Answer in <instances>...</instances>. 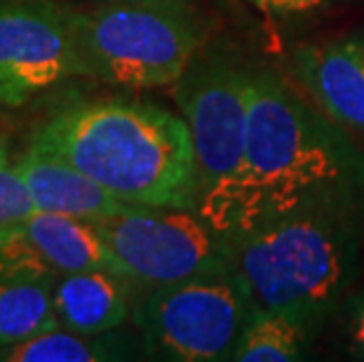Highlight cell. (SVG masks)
<instances>
[{
	"label": "cell",
	"mask_w": 364,
	"mask_h": 362,
	"mask_svg": "<svg viewBox=\"0 0 364 362\" xmlns=\"http://www.w3.org/2000/svg\"><path fill=\"white\" fill-rule=\"evenodd\" d=\"M134 278L106 268L66 273L52 282V304L61 327L80 334H106L132 313Z\"/></svg>",
	"instance_id": "7c38bea8"
},
{
	"label": "cell",
	"mask_w": 364,
	"mask_h": 362,
	"mask_svg": "<svg viewBox=\"0 0 364 362\" xmlns=\"http://www.w3.org/2000/svg\"><path fill=\"white\" fill-rule=\"evenodd\" d=\"M14 165L24 176L38 212L97 223L134 210V205H127L78 167L50 153L28 149Z\"/></svg>",
	"instance_id": "8fae6325"
},
{
	"label": "cell",
	"mask_w": 364,
	"mask_h": 362,
	"mask_svg": "<svg viewBox=\"0 0 364 362\" xmlns=\"http://www.w3.org/2000/svg\"><path fill=\"white\" fill-rule=\"evenodd\" d=\"M97 228L136 282L156 287L235 271V235L221 233L198 210L134 207Z\"/></svg>",
	"instance_id": "52a82bcc"
},
{
	"label": "cell",
	"mask_w": 364,
	"mask_h": 362,
	"mask_svg": "<svg viewBox=\"0 0 364 362\" xmlns=\"http://www.w3.org/2000/svg\"><path fill=\"white\" fill-rule=\"evenodd\" d=\"M36 212V203L31 198L24 176L12 160L10 165L0 169V228L10 226L14 221L28 219Z\"/></svg>",
	"instance_id": "2e32d148"
},
{
	"label": "cell",
	"mask_w": 364,
	"mask_h": 362,
	"mask_svg": "<svg viewBox=\"0 0 364 362\" xmlns=\"http://www.w3.org/2000/svg\"><path fill=\"white\" fill-rule=\"evenodd\" d=\"M252 313L250 289L228 271L156 284L134 308V322L153 358L219 362L233 360Z\"/></svg>",
	"instance_id": "8992f818"
},
{
	"label": "cell",
	"mask_w": 364,
	"mask_h": 362,
	"mask_svg": "<svg viewBox=\"0 0 364 362\" xmlns=\"http://www.w3.org/2000/svg\"><path fill=\"white\" fill-rule=\"evenodd\" d=\"M346 214L299 212L235 235V271L254 308L284 313L311 329L341 302L358 261Z\"/></svg>",
	"instance_id": "3957f363"
},
{
	"label": "cell",
	"mask_w": 364,
	"mask_h": 362,
	"mask_svg": "<svg viewBox=\"0 0 364 362\" xmlns=\"http://www.w3.org/2000/svg\"><path fill=\"white\" fill-rule=\"evenodd\" d=\"M54 280H0V348L61 327L52 304Z\"/></svg>",
	"instance_id": "4fadbf2b"
},
{
	"label": "cell",
	"mask_w": 364,
	"mask_h": 362,
	"mask_svg": "<svg viewBox=\"0 0 364 362\" xmlns=\"http://www.w3.org/2000/svg\"><path fill=\"white\" fill-rule=\"evenodd\" d=\"M125 3H149V0H125Z\"/></svg>",
	"instance_id": "ffe728a7"
},
{
	"label": "cell",
	"mask_w": 364,
	"mask_h": 362,
	"mask_svg": "<svg viewBox=\"0 0 364 362\" xmlns=\"http://www.w3.org/2000/svg\"><path fill=\"white\" fill-rule=\"evenodd\" d=\"M12 163V144H10V137L5 132H0V169L7 167Z\"/></svg>",
	"instance_id": "d6986e66"
},
{
	"label": "cell",
	"mask_w": 364,
	"mask_h": 362,
	"mask_svg": "<svg viewBox=\"0 0 364 362\" xmlns=\"http://www.w3.org/2000/svg\"><path fill=\"white\" fill-rule=\"evenodd\" d=\"M28 149L66 160L127 205L198 210L191 127L158 104L108 97L64 106L36 127Z\"/></svg>",
	"instance_id": "7a4b0ae2"
},
{
	"label": "cell",
	"mask_w": 364,
	"mask_h": 362,
	"mask_svg": "<svg viewBox=\"0 0 364 362\" xmlns=\"http://www.w3.org/2000/svg\"><path fill=\"white\" fill-rule=\"evenodd\" d=\"M353 346H355V351L364 358V304L358 308L355 320H353Z\"/></svg>",
	"instance_id": "ac0fdd59"
},
{
	"label": "cell",
	"mask_w": 364,
	"mask_h": 362,
	"mask_svg": "<svg viewBox=\"0 0 364 362\" xmlns=\"http://www.w3.org/2000/svg\"><path fill=\"white\" fill-rule=\"evenodd\" d=\"M108 334H80L66 327L50 329L26 341L3 346L0 362H99L122 358Z\"/></svg>",
	"instance_id": "5bb4252c"
},
{
	"label": "cell",
	"mask_w": 364,
	"mask_h": 362,
	"mask_svg": "<svg viewBox=\"0 0 364 362\" xmlns=\"http://www.w3.org/2000/svg\"><path fill=\"white\" fill-rule=\"evenodd\" d=\"M364 188V160L348 129L273 68H252L242 167L228 193L223 233L311 210L348 212Z\"/></svg>",
	"instance_id": "6da1fadb"
},
{
	"label": "cell",
	"mask_w": 364,
	"mask_h": 362,
	"mask_svg": "<svg viewBox=\"0 0 364 362\" xmlns=\"http://www.w3.org/2000/svg\"><path fill=\"white\" fill-rule=\"evenodd\" d=\"M308 339L304 322L284 313L254 308L237 341L233 360L237 362H287L299 360Z\"/></svg>",
	"instance_id": "9a60e30c"
},
{
	"label": "cell",
	"mask_w": 364,
	"mask_h": 362,
	"mask_svg": "<svg viewBox=\"0 0 364 362\" xmlns=\"http://www.w3.org/2000/svg\"><path fill=\"white\" fill-rule=\"evenodd\" d=\"M245 3L257 7L263 14L287 17V14H296V12H311L315 7L334 3V0H245Z\"/></svg>",
	"instance_id": "e0dca14e"
},
{
	"label": "cell",
	"mask_w": 364,
	"mask_h": 362,
	"mask_svg": "<svg viewBox=\"0 0 364 362\" xmlns=\"http://www.w3.org/2000/svg\"><path fill=\"white\" fill-rule=\"evenodd\" d=\"M82 75L71 7L57 0H0V104L21 109Z\"/></svg>",
	"instance_id": "ba28073f"
},
{
	"label": "cell",
	"mask_w": 364,
	"mask_h": 362,
	"mask_svg": "<svg viewBox=\"0 0 364 362\" xmlns=\"http://www.w3.org/2000/svg\"><path fill=\"white\" fill-rule=\"evenodd\" d=\"M92 268L129 275L97 223L36 212L0 228V280H54Z\"/></svg>",
	"instance_id": "9c48e42d"
},
{
	"label": "cell",
	"mask_w": 364,
	"mask_h": 362,
	"mask_svg": "<svg viewBox=\"0 0 364 362\" xmlns=\"http://www.w3.org/2000/svg\"><path fill=\"white\" fill-rule=\"evenodd\" d=\"M71 21L82 75L129 90L172 87L205 45L186 0H104Z\"/></svg>",
	"instance_id": "277c9868"
},
{
	"label": "cell",
	"mask_w": 364,
	"mask_h": 362,
	"mask_svg": "<svg viewBox=\"0 0 364 362\" xmlns=\"http://www.w3.org/2000/svg\"><path fill=\"white\" fill-rule=\"evenodd\" d=\"M252 66L233 55H200L174 87L198 160V212L223 233L228 193L242 167Z\"/></svg>",
	"instance_id": "5b68a950"
},
{
	"label": "cell",
	"mask_w": 364,
	"mask_h": 362,
	"mask_svg": "<svg viewBox=\"0 0 364 362\" xmlns=\"http://www.w3.org/2000/svg\"><path fill=\"white\" fill-rule=\"evenodd\" d=\"M291 75L329 120L364 134V38L299 45Z\"/></svg>",
	"instance_id": "30bf717a"
}]
</instances>
